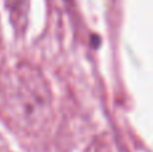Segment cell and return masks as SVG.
Segmentation results:
<instances>
[{
	"mask_svg": "<svg viewBox=\"0 0 153 152\" xmlns=\"http://www.w3.org/2000/svg\"><path fill=\"white\" fill-rule=\"evenodd\" d=\"M7 102L8 115L19 128L36 131L45 125L50 113L51 97L42 74L32 67H22Z\"/></svg>",
	"mask_w": 153,
	"mask_h": 152,
	"instance_id": "6da1fadb",
	"label": "cell"
},
{
	"mask_svg": "<svg viewBox=\"0 0 153 152\" xmlns=\"http://www.w3.org/2000/svg\"><path fill=\"white\" fill-rule=\"evenodd\" d=\"M100 43H101L100 37H98V35H93V37H91V45H93V47L97 48L98 46H100Z\"/></svg>",
	"mask_w": 153,
	"mask_h": 152,
	"instance_id": "7a4b0ae2",
	"label": "cell"
}]
</instances>
